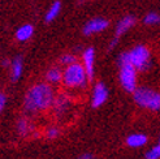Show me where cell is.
<instances>
[{"label":"cell","instance_id":"22","mask_svg":"<svg viewBox=\"0 0 160 159\" xmlns=\"http://www.w3.org/2000/svg\"><path fill=\"white\" fill-rule=\"evenodd\" d=\"M5 106H7V95L2 93L0 94V111H4Z\"/></svg>","mask_w":160,"mask_h":159},{"label":"cell","instance_id":"13","mask_svg":"<svg viewBox=\"0 0 160 159\" xmlns=\"http://www.w3.org/2000/svg\"><path fill=\"white\" fill-rule=\"evenodd\" d=\"M62 70L60 67H51L50 69H47V72L44 73V81L48 82L50 85L55 86L59 85L62 81Z\"/></svg>","mask_w":160,"mask_h":159},{"label":"cell","instance_id":"8","mask_svg":"<svg viewBox=\"0 0 160 159\" xmlns=\"http://www.w3.org/2000/svg\"><path fill=\"white\" fill-rule=\"evenodd\" d=\"M109 26V21L103 18V17H95L91 18L90 21H87L85 23V26L82 29V33L85 35H92V34H97V33H102L103 30H106Z\"/></svg>","mask_w":160,"mask_h":159},{"label":"cell","instance_id":"7","mask_svg":"<svg viewBox=\"0 0 160 159\" xmlns=\"http://www.w3.org/2000/svg\"><path fill=\"white\" fill-rule=\"evenodd\" d=\"M108 89L104 85V82H97L94 85L92 89V94H91V107L92 108H99L100 106H103L106 103V100L108 99Z\"/></svg>","mask_w":160,"mask_h":159},{"label":"cell","instance_id":"1","mask_svg":"<svg viewBox=\"0 0 160 159\" xmlns=\"http://www.w3.org/2000/svg\"><path fill=\"white\" fill-rule=\"evenodd\" d=\"M56 93L53 86L48 82H37L31 85L25 93L22 111L28 117H37L52 110Z\"/></svg>","mask_w":160,"mask_h":159},{"label":"cell","instance_id":"12","mask_svg":"<svg viewBox=\"0 0 160 159\" xmlns=\"http://www.w3.org/2000/svg\"><path fill=\"white\" fill-rule=\"evenodd\" d=\"M23 72V59L21 55H17L12 59V64L9 68V74H11V81L12 82H17L21 78Z\"/></svg>","mask_w":160,"mask_h":159},{"label":"cell","instance_id":"26","mask_svg":"<svg viewBox=\"0 0 160 159\" xmlns=\"http://www.w3.org/2000/svg\"><path fill=\"white\" fill-rule=\"evenodd\" d=\"M159 145H160V137H159Z\"/></svg>","mask_w":160,"mask_h":159},{"label":"cell","instance_id":"24","mask_svg":"<svg viewBox=\"0 0 160 159\" xmlns=\"http://www.w3.org/2000/svg\"><path fill=\"white\" fill-rule=\"evenodd\" d=\"M118 39L120 38H117V37H113V39L111 41V43H109V46H108V50H113L115 47H116V44L118 43Z\"/></svg>","mask_w":160,"mask_h":159},{"label":"cell","instance_id":"25","mask_svg":"<svg viewBox=\"0 0 160 159\" xmlns=\"http://www.w3.org/2000/svg\"><path fill=\"white\" fill-rule=\"evenodd\" d=\"M11 64H12V60H9V59H3L2 60V67L3 68H11Z\"/></svg>","mask_w":160,"mask_h":159},{"label":"cell","instance_id":"18","mask_svg":"<svg viewBox=\"0 0 160 159\" xmlns=\"http://www.w3.org/2000/svg\"><path fill=\"white\" fill-rule=\"evenodd\" d=\"M43 136L47 138V140H55L60 136V128L58 125H50L47 129H44V133Z\"/></svg>","mask_w":160,"mask_h":159},{"label":"cell","instance_id":"21","mask_svg":"<svg viewBox=\"0 0 160 159\" xmlns=\"http://www.w3.org/2000/svg\"><path fill=\"white\" fill-rule=\"evenodd\" d=\"M130 63V54L129 51H124L118 55L117 58V65L121 67V65H125V64H129Z\"/></svg>","mask_w":160,"mask_h":159},{"label":"cell","instance_id":"6","mask_svg":"<svg viewBox=\"0 0 160 159\" xmlns=\"http://www.w3.org/2000/svg\"><path fill=\"white\" fill-rule=\"evenodd\" d=\"M118 80L122 89L128 93H134L138 87V70L132 63L118 67Z\"/></svg>","mask_w":160,"mask_h":159},{"label":"cell","instance_id":"17","mask_svg":"<svg viewBox=\"0 0 160 159\" xmlns=\"http://www.w3.org/2000/svg\"><path fill=\"white\" fill-rule=\"evenodd\" d=\"M143 23L145 25H160V14L156 12H148L145 17H143Z\"/></svg>","mask_w":160,"mask_h":159},{"label":"cell","instance_id":"15","mask_svg":"<svg viewBox=\"0 0 160 159\" xmlns=\"http://www.w3.org/2000/svg\"><path fill=\"white\" fill-rule=\"evenodd\" d=\"M34 34V26L31 23H25L16 30V39L18 42H28Z\"/></svg>","mask_w":160,"mask_h":159},{"label":"cell","instance_id":"4","mask_svg":"<svg viewBox=\"0 0 160 159\" xmlns=\"http://www.w3.org/2000/svg\"><path fill=\"white\" fill-rule=\"evenodd\" d=\"M135 105L150 111H160V91L148 86H138L133 93Z\"/></svg>","mask_w":160,"mask_h":159},{"label":"cell","instance_id":"19","mask_svg":"<svg viewBox=\"0 0 160 159\" xmlns=\"http://www.w3.org/2000/svg\"><path fill=\"white\" fill-rule=\"evenodd\" d=\"M74 63H78V58L74 54H64L60 58V64L62 67H68V65H72Z\"/></svg>","mask_w":160,"mask_h":159},{"label":"cell","instance_id":"23","mask_svg":"<svg viewBox=\"0 0 160 159\" xmlns=\"http://www.w3.org/2000/svg\"><path fill=\"white\" fill-rule=\"evenodd\" d=\"M76 159H94V155L91 153H83L81 155H78Z\"/></svg>","mask_w":160,"mask_h":159},{"label":"cell","instance_id":"14","mask_svg":"<svg viewBox=\"0 0 160 159\" xmlns=\"http://www.w3.org/2000/svg\"><path fill=\"white\" fill-rule=\"evenodd\" d=\"M125 142L129 147L138 149V147H143L147 144V137H146V134H143V133H133L126 137Z\"/></svg>","mask_w":160,"mask_h":159},{"label":"cell","instance_id":"2","mask_svg":"<svg viewBox=\"0 0 160 159\" xmlns=\"http://www.w3.org/2000/svg\"><path fill=\"white\" fill-rule=\"evenodd\" d=\"M90 78L86 73V69L82 63H74L72 65L64 67L62 70V81L61 85L69 95L74 97L73 94L82 93L87 89Z\"/></svg>","mask_w":160,"mask_h":159},{"label":"cell","instance_id":"10","mask_svg":"<svg viewBox=\"0 0 160 159\" xmlns=\"http://www.w3.org/2000/svg\"><path fill=\"white\" fill-rule=\"evenodd\" d=\"M16 131L22 138H26L29 136H34L35 131V125L30 121V117H21L18 119L17 124H16Z\"/></svg>","mask_w":160,"mask_h":159},{"label":"cell","instance_id":"5","mask_svg":"<svg viewBox=\"0 0 160 159\" xmlns=\"http://www.w3.org/2000/svg\"><path fill=\"white\" fill-rule=\"evenodd\" d=\"M130 54V63L137 68L139 73H147L152 69L154 59L152 52L145 44H137L129 51Z\"/></svg>","mask_w":160,"mask_h":159},{"label":"cell","instance_id":"11","mask_svg":"<svg viewBox=\"0 0 160 159\" xmlns=\"http://www.w3.org/2000/svg\"><path fill=\"white\" fill-rule=\"evenodd\" d=\"M134 25H135V17L134 16H132V14L125 16V17H122L117 22V25L115 28V37L120 38L121 35H124L129 29H132Z\"/></svg>","mask_w":160,"mask_h":159},{"label":"cell","instance_id":"16","mask_svg":"<svg viewBox=\"0 0 160 159\" xmlns=\"http://www.w3.org/2000/svg\"><path fill=\"white\" fill-rule=\"evenodd\" d=\"M60 11H61V3L59 0H56V2L52 3V5L48 8V11L46 12L44 14V21L46 22H52L53 20H56V17L60 14Z\"/></svg>","mask_w":160,"mask_h":159},{"label":"cell","instance_id":"9","mask_svg":"<svg viewBox=\"0 0 160 159\" xmlns=\"http://www.w3.org/2000/svg\"><path fill=\"white\" fill-rule=\"evenodd\" d=\"M82 64L86 69V73L89 76L90 81L94 78V74H95V50L94 47H87V49L83 50L82 52Z\"/></svg>","mask_w":160,"mask_h":159},{"label":"cell","instance_id":"3","mask_svg":"<svg viewBox=\"0 0 160 159\" xmlns=\"http://www.w3.org/2000/svg\"><path fill=\"white\" fill-rule=\"evenodd\" d=\"M51 112L60 123H68L74 117V99L67 91L56 95Z\"/></svg>","mask_w":160,"mask_h":159},{"label":"cell","instance_id":"20","mask_svg":"<svg viewBox=\"0 0 160 159\" xmlns=\"http://www.w3.org/2000/svg\"><path fill=\"white\" fill-rule=\"evenodd\" d=\"M146 159H160V145H155L151 147L148 151H146Z\"/></svg>","mask_w":160,"mask_h":159}]
</instances>
